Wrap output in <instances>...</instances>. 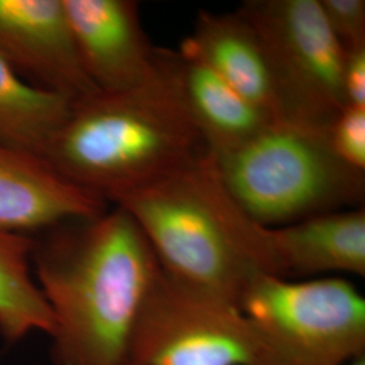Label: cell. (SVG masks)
<instances>
[{
  "mask_svg": "<svg viewBox=\"0 0 365 365\" xmlns=\"http://www.w3.org/2000/svg\"><path fill=\"white\" fill-rule=\"evenodd\" d=\"M327 137L344 164L365 172V107L345 106L331 122Z\"/></svg>",
  "mask_w": 365,
  "mask_h": 365,
  "instance_id": "16",
  "label": "cell"
},
{
  "mask_svg": "<svg viewBox=\"0 0 365 365\" xmlns=\"http://www.w3.org/2000/svg\"><path fill=\"white\" fill-rule=\"evenodd\" d=\"M125 365H126V364H125Z\"/></svg>",
  "mask_w": 365,
  "mask_h": 365,
  "instance_id": "20",
  "label": "cell"
},
{
  "mask_svg": "<svg viewBox=\"0 0 365 365\" xmlns=\"http://www.w3.org/2000/svg\"><path fill=\"white\" fill-rule=\"evenodd\" d=\"M191 54L217 73L249 103L283 120L271 66L260 36L240 13L200 11L192 33L182 42Z\"/></svg>",
  "mask_w": 365,
  "mask_h": 365,
  "instance_id": "12",
  "label": "cell"
},
{
  "mask_svg": "<svg viewBox=\"0 0 365 365\" xmlns=\"http://www.w3.org/2000/svg\"><path fill=\"white\" fill-rule=\"evenodd\" d=\"M348 365H365V353L364 354H361V356H359V357H356V359Z\"/></svg>",
  "mask_w": 365,
  "mask_h": 365,
  "instance_id": "19",
  "label": "cell"
},
{
  "mask_svg": "<svg viewBox=\"0 0 365 365\" xmlns=\"http://www.w3.org/2000/svg\"><path fill=\"white\" fill-rule=\"evenodd\" d=\"M257 342L255 365H348L365 353V299L344 277L257 272L237 303Z\"/></svg>",
  "mask_w": 365,
  "mask_h": 365,
  "instance_id": "5",
  "label": "cell"
},
{
  "mask_svg": "<svg viewBox=\"0 0 365 365\" xmlns=\"http://www.w3.org/2000/svg\"><path fill=\"white\" fill-rule=\"evenodd\" d=\"M327 26L345 52L365 46L364 0H318Z\"/></svg>",
  "mask_w": 365,
  "mask_h": 365,
  "instance_id": "17",
  "label": "cell"
},
{
  "mask_svg": "<svg viewBox=\"0 0 365 365\" xmlns=\"http://www.w3.org/2000/svg\"><path fill=\"white\" fill-rule=\"evenodd\" d=\"M256 357V337L235 304L161 269L133 327L126 365H255Z\"/></svg>",
  "mask_w": 365,
  "mask_h": 365,
  "instance_id": "7",
  "label": "cell"
},
{
  "mask_svg": "<svg viewBox=\"0 0 365 365\" xmlns=\"http://www.w3.org/2000/svg\"><path fill=\"white\" fill-rule=\"evenodd\" d=\"M0 56L29 83L75 102L99 92L81 66L63 0H0Z\"/></svg>",
  "mask_w": 365,
  "mask_h": 365,
  "instance_id": "8",
  "label": "cell"
},
{
  "mask_svg": "<svg viewBox=\"0 0 365 365\" xmlns=\"http://www.w3.org/2000/svg\"><path fill=\"white\" fill-rule=\"evenodd\" d=\"M262 249L265 274L276 277L365 276L364 209L318 214L277 227L262 226Z\"/></svg>",
  "mask_w": 365,
  "mask_h": 365,
  "instance_id": "10",
  "label": "cell"
},
{
  "mask_svg": "<svg viewBox=\"0 0 365 365\" xmlns=\"http://www.w3.org/2000/svg\"><path fill=\"white\" fill-rule=\"evenodd\" d=\"M238 11L256 29L267 53L283 120L321 130L345 107V51L318 0H248Z\"/></svg>",
  "mask_w": 365,
  "mask_h": 365,
  "instance_id": "6",
  "label": "cell"
},
{
  "mask_svg": "<svg viewBox=\"0 0 365 365\" xmlns=\"http://www.w3.org/2000/svg\"><path fill=\"white\" fill-rule=\"evenodd\" d=\"M33 238L0 230V334L9 342L33 330L52 336L54 317L30 274Z\"/></svg>",
  "mask_w": 365,
  "mask_h": 365,
  "instance_id": "15",
  "label": "cell"
},
{
  "mask_svg": "<svg viewBox=\"0 0 365 365\" xmlns=\"http://www.w3.org/2000/svg\"><path fill=\"white\" fill-rule=\"evenodd\" d=\"M107 203L42 158L0 144V230L41 233L63 222L98 217Z\"/></svg>",
  "mask_w": 365,
  "mask_h": 365,
  "instance_id": "11",
  "label": "cell"
},
{
  "mask_svg": "<svg viewBox=\"0 0 365 365\" xmlns=\"http://www.w3.org/2000/svg\"><path fill=\"white\" fill-rule=\"evenodd\" d=\"M342 81L345 106L365 107V46L345 52Z\"/></svg>",
  "mask_w": 365,
  "mask_h": 365,
  "instance_id": "18",
  "label": "cell"
},
{
  "mask_svg": "<svg viewBox=\"0 0 365 365\" xmlns=\"http://www.w3.org/2000/svg\"><path fill=\"white\" fill-rule=\"evenodd\" d=\"M75 101L29 83L0 56V144L42 156Z\"/></svg>",
  "mask_w": 365,
  "mask_h": 365,
  "instance_id": "14",
  "label": "cell"
},
{
  "mask_svg": "<svg viewBox=\"0 0 365 365\" xmlns=\"http://www.w3.org/2000/svg\"><path fill=\"white\" fill-rule=\"evenodd\" d=\"M81 66L99 92L135 88L158 69V49L134 0H63Z\"/></svg>",
  "mask_w": 365,
  "mask_h": 365,
  "instance_id": "9",
  "label": "cell"
},
{
  "mask_svg": "<svg viewBox=\"0 0 365 365\" xmlns=\"http://www.w3.org/2000/svg\"><path fill=\"white\" fill-rule=\"evenodd\" d=\"M207 153L182 103L170 51L158 49L157 73L144 84L75 102L41 158L110 202Z\"/></svg>",
  "mask_w": 365,
  "mask_h": 365,
  "instance_id": "2",
  "label": "cell"
},
{
  "mask_svg": "<svg viewBox=\"0 0 365 365\" xmlns=\"http://www.w3.org/2000/svg\"><path fill=\"white\" fill-rule=\"evenodd\" d=\"M212 158L240 207L265 227L357 209L364 200L365 172L336 156L327 130L274 120L248 143Z\"/></svg>",
  "mask_w": 365,
  "mask_h": 365,
  "instance_id": "4",
  "label": "cell"
},
{
  "mask_svg": "<svg viewBox=\"0 0 365 365\" xmlns=\"http://www.w3.org/2000/svg\"><path fill=\"white\" fill-rule=\"evenodd\" d=\"M170 63L184 107L212 155L248 143L274 122L194 56L170 51Z\"/></svg>",
  "mask_w": 365,
  "mask_h": 365,
  "instance_id": "13",
  "label": "cell"
},
{
  "mask_svg": "<svg viewBox=\"0 0 365 365\" xmlns=\"http://www.w3.org/2000/svg\"><path fill=\"white\" fill-rule=\"evenodd\" d=\"M34 264L54 317L56 365H125L133 327L161 271L137 222L114 206L33 238Z\"/></svg>",
  "mask_w": 365,
  "mask_h": 365,
  "instance_id": "1",
  "label": "cell"
},
{
  "mask_svg": "<svg viewBox=\"0 0 365 365\" xmlns=\"http://www.w3.org/2000/svg\"><path fill=\"white\" fill-rule=\"evenodd\" d=\"M129 212L163 272L237 306L249 279L265 274L262 226L222 182L211 152L110 200Z\"/></svg>",
  "mask_w": 365,
  "mask_h": 365,
  "instance_id": "3",
  "label": "cell"
}]
</instances>
